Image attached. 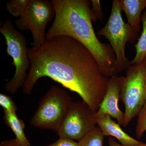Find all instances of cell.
I'll return each instance as SVG.
<instances>
[{
	"mask_svg": "<svg viewBox=\"0 0 146 146\" xmlns=\"http://www.w3.org/2000/svg\"><path fill=\"white\" fill-rule=\"evenodd\" d=\"M29 71L23 86L31 94L39 79L48 77L75 92L97 111L107 90L109 78L105 75L91 52L68 36L46 39L42 46L29 48Z\"/></svg>",
	"mask_w": 146,
	"mask_h": 146,
	"instance_id": "6da1fadb",
	"label": "cell"
},
{
	"mask_svg": "<svg viewBox=\"0 0 146 146\" xmlns=\"http://www.w3.org/2000/svg\"><path fill=\"white\" fill-rule=\"evenodd\" d=\"M55 15L52 25L46 33V39L65 36L83 45L98 63L108 77L117 75L116 56L110 44L100 42L94 31L91 8L87 0H52Z\"/></svg>",
	"mask_w": 146,
	"mask_h": 146,
	"instance_id": "7a4b0ae2",
	"label": "cell"
},
{
	"mask_svg": "<svg viewBox=\"0 0 146 146\" xmlns=\"http://www.w3.org/2000/svg\"><path fill=\"white\" fill-rule=\"evenodd\" d=\"M73 102L72 97L65 90L57 86H51L39 101L30 124L56 133Z\"/></svg>",
	"mask_w": 146,
	"mask_h": 146,
	"instance_id": "3957f363",
	"label": "cell"
},
{
	"mask_svg": "<svg viewBox=\"0 0 146 146\" xmlns=\"http://www.w3.org/2000/svg\"><path fill=\"white\" fill-rule=\"evenodd\" d=\"M1 24L0 32L5 39L7 52L9 56L12 58V64L15 68L14 76L6 84L5 87L7 92L13 94L23 87L26 80L27 72L30 67L29 48L25 36L14 28L10 19Z\"/></svg>",
	"mask_w": 146,
	"mask_h": 146,
	"instance_id": "277c9868",
	"label": "cell"
},
{
	"mask_svg": "<svg viewBox=\"0 0 146 146\" xmlns=\"http://www.w3.org/2000/svg\"><path fill=\"white\" fill-rule=\"evenodd\" d=\"M120 0L112 1L111 13L108 21L98 35L108 39L116 56V69L117 73L127 70L130 62L126 57L125 48L127 42L133 43L138 39L130 26L125 23L121 15Z\"/></svg>",
	"mask_w": 146,
	"mask_h": 146,
	"instance_id": "5b68a950",
	"label": "cell"
},
{
	"mask_svg": "<svg viewBox=\"0 0 146 146\" xmlns=\"http://www.w3.org/2000/svg\"><path fill=\"white\" fill-rule=\"evenodd\" d=\"M146 65L143 62L130 65L123 76L120 99L125 107L123 126L128 125L133 118L138 116L146 102Z\"/></svg>",
	"mask_w": 146,
	"mask_h": 146,
	"instance_id": "8992f818",
	"label": "cell"
},
{
	"mask_svg": "<svg viewBox=\"0 0 146 146\" xmlns=\"http://www.w3.org/2000/svg\"><path fill=\"white\" fill-rule=\"evenodd\" d=\"M55 15L51 1L29 0L23 15L14 23L22 31H30L33 38L32 47L36 48L46 41L47 24L54 18Z\"/></svg>",
	"mask_w": 146,
	"mask_h": 146,
	"instance_id": "52a82bcc",
	"label": "cell"
},
{
	"mask_svg": "<svg viewBox=\"0 0 146 146\" xmlns=\"http://www.w3.org/2000/svg\"><path fill=\"white\" fill-rule=\"evenodd\" d=\"M96 112L83 101L73 102L56 132L58 136L78 142L96 127Z\"/></svg>",
	"mask_w": 146,
	"mask_h": 146,
	"instance_id": "ba28073f",
	"label": "cell"
},
{
	"mask_svg": "<svg viewBox=\"0 0 146 146\" xmlns=\"http://www.w3.org/2000/svg\"><path fill=\"white\" fill-rule=\"evenodd\" d=\"M123 77V76L116 75L109 78L106 93L96 114V117L109 115L111 117L116 119L118 123L122 126L124 113L119 108V101L120 99Z\"/></svg>",
	"mask_w": 146,
	"mask_h": 146,
	"instance_id": "9c48e42d",
	"label": "cell"
},
{
	"mask_svg": "<svg viewBox=\"0 0 146 146\" xmlns=\"http://www.w3.org/2000/svg\"><path fill=\"white\" fill-rule=\"evenodd\" d=\"M97 125L104 136L116 138L120 144L125 146H136L143 143L129 136L122 129L119 123L115 122L108 115L96 117Z\"/></svg>",
	"mask_w": 146,
	"mask_h": 146,
	"instance_id": "30bf717a",
	"label": "cell"
},
{
	"mask_svg": "<svg viewBox=\"0 0 146 146\" xmlns=\"http://www.w3.org/2000/svg\"><path fill=\"white\" fill-rule=\"evenodd\" d=\"M120 2L121 9L127 18V23L134 33L138 35L141 13L146 8V0H120Z\"/></svg>",
	"mask_w": 146,
	"mask_h": 146,
	"instance_id": "8fae6325",
	"label": "cell"
},
{
	"mask_svg": "<svg viewBox=\"0 0 146 146\" xmlns=\"http://www.w3.org/2000/svg\"><path fill=\"white\" fill-rule=\"evenodd\" d=\"M5 123L10 128L16 136V139L21 146H30L29 141L25 134V123L19 119L16 113L4 110Z\"/></svg>",
	"mask_w": 146,
	"mask_h": 146,
	"instance_id": "7c38bea8",
	"label": "cell"
},
{
	"mask_svg": "<svg viewBox=\"0 0 146 146\" xmlns=\"http://www.w3.org/2000/svg\"><path fill=\"white\" fill-rule=\"evenodd\" d=\"M141 21L143 24V31L138 42L135 45L136 54L130 62V65L141 64L146 57V8L141 16Z\"/></svg>",
	"mask_w": 146,
	"mask_h": 146,
	"instance_id": "4fadbf2b",
	"label": "cell"
},
{
	"mask_svg": "<svg viewBox=\"0 0 146 146\" xmlns=\"http://www.w3.org/2000/svg\"><path fill=\"white\" fill-rule=\"evenodd\" d=\"M104 135L98 126L78 142V146H104Z\"/></svg>",
	"mask_w": 146,
	"mask_h": 146,
	"instance_id": "5bb4252c",
	"label": "cell"
},
{
	"mask_svg": "<svg viewBox=\"0 0 146 146\" xmlns=\"http://www.w3.org/2000/svg\"><path fill=\"white\" fill-rule=\"evenodd\" d=\"M29 1V0H11L7 3V9L14 17H21Z\"/></svg>",
	"mask_w": 146,
	"mask_h": 146,
	"instance_id": "9a60e30c",
	"label": "cell"
},
{
	"mask_svg": "<svg viewBox=\"0 0 146 146\" xmlns=\"http://www.w3.org/2000/svg\"><path fill=\"white\" fill-rule=\"evenodd\" d=\"M136 128V137L141 139L146 131V102L138 115Z\"/></svg>",
	"mask_w": 146,
	"mask_h": 146,
	"instance_id": "2e32d148",
	"label": "cell"
},
{
	"mask_svg": "<svg viewBox=\"0 0 146 146\" xmlns=\"http://www.w3.org/2000/svg\"><path fill=\"white\" fill-rule=\"evenodd\" d=\"M0 105L3 108L4 110L13 113H16L17 108L15 103L11 97L6 94H0Z\"/></svg>",
	"mask_w": 146,
	"mask_h": 146,
	"instance_id": "e0dca14e",
	"label": "cell"
},
{
	"mask_svg": "<svg viewBox=\"0 0 146 146\" xmlns=\"http://www.w3.org/2000/svg\"><path fill=\"white\" fill-rule=\"evenodd\" d=\"M91 1L93 6V9H92L93 21H96L98 19L100 20L102 19L103 15L102 12L100 1L99 0H92Z\"/></svg>",
	"mask_w": 146,
	"mask_h": 146,
	"instance_id": "ac0fdd59",
	"label": "cell"
},
{
	"mask_svg": "<svg viewBox=\"0 0 146 146\" xmlns=\"http://www.w3.org/2000/svg\"><path fill=\"white\" fill-rule=\"evenodd\" d=\"M44 146H78V142L64 138H59L52 143Z\"/></svg>",
	"mask_w": 146,
	"mask_h": 146,
	"instance_id": "d6986e66",
	"label": "cell"
},
{
	"mask_svg": "<svg viewBox=\"0 0 146 146\" xmlns=\"http://www.w3.org/2000/svg\"><path fill=\"white\" fill-rule=\"evenodd\" d=\"M0 146H21L16 138L1 142Z\"/></svg>",
	"mask_w": 146,
	"mask_h": 146,
	"instance_id": "ffe728a7",
	"label": "cell"
},
{
	"mask_svg": "<svg viewBox=\"0 0 146 146\" xmlns=\"http://www.w3.org/2000/svg\"><path fill=\"white\" fill-rule=\"evenodd\" d=\"M108 143L109 146H125L119 144L112 137H110L108 138ZM136 146H146V143H143L141 145Z\"/></svg>",
	"mask_w": 146,
	"mask_h": 146,
	"instance_id": "44dd1931",
	"label": "cell"
},
{
	"mask_svg": "<svg viewBox=\"0 0 146 146\" xmlns=\"http://www.w3.org/2000/svg\"><path fill=\"white\" fill-rule=\"evenodd\" d=\"M143 63L146 65V57L145 58V60H144Z\"/></svg>",
	"mask_w": 146,
	"mask_h": 146,
	"instance_id": "7402d4cb",
	"label": "cell"
},
{
	"mask_svg": "<svg viewBox=\"0 0 146 146\" xmlns=\"http://www.w3.org/2000/svg\"><path fill=\"white\" fill-rule=\"evenodd\" d=\"M145 87H146V79L145 81Z\"/></svg>",
	"mask_w": 146,
	"mask_h": 146,
	"instance_id": "603a6c76",
	"label": "cell"
}]
</instances>
